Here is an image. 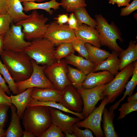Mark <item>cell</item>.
Listing matches in <instances>:
<instances>
[{
	"label": "cell",
	"instance_id": "cell-21",
	"mask_svg": "<svg viewBox=\"0 0 137 137\" xmlns=\"http://www.w3.org/2000/svg\"><path fill=\"white\" fill-rule=\"evenodd\" d=\"M11 109V120L9 126L5 131V137H22L23 131L21 126L20 118L16 112L15 106L12 105L9 107Z\"/></svg>",
	"mask_w": 137,
	"mask_h": 137
},
{
	"label": "cell",
	"instance_id": "cell-35",
	"mask_svg": "<svg viewBox=\"0 0 137 137\" xmlns=\"http://www.w3.org/2000/svg\"><path fill=\"white\" fill-rule=\"evenodd\" d=\"M71 43L74 50L77 52L80 56L89 60L88 52L85 46V43L84 42L76 39Z\"/></svg>",
	"mask_w": 137,
	"mask_h": 137
},
{
	"label": "cell",
	"instance_id": "cell-42",
	"mask_svg": "<svg viewBox=\"0 0 137 137\" xmlns=\"http://www.w3.org/2000/svg\"><path fill=\"white\" fill-rule=\"evenodd\" d=\"M0 104H6L9 107L12 105L10 97L7 96L0 86Z\"/></svg>",
	"mask_w": 137,
	"mask_h": 137
},
{
	"label": "cell",
	"instance_id": "cell-18",
	"mask_svg": "<svg viewBox=\"0 0 137 137\" xmlns=\"http://www.w3.org/2000/svg\"><path fill=\"white\" fill-rule=\"evenodd\" d=\"M33 88H28L15 95L10 96L11 102L16 108V113L20 118H22L27 106L32 99L31 95Z\"/></svg>",
	"mask_w": 137,
	"mask_h": 137
},
{
	"label": "cell",
	"instance_id": "cell-46",
	"mask_svg": "<svg viewBox=\"0 0 137 137\" xmlns=\"http://www.w3.org/2000/svg\"><path fill=\"white\" fill-rule=\"evenodd\" d=\"M130 0H116V3L118 7L126 6L129 4Z\"/></svg>",
	"mask_w": 137,
	"mask_h": 137
},
{
	"label": "cell",
	"instance_id": "cell-39",
	"mask_svg": "<svg viewBox=\"0 0 137 137\" xmlns=\"http://www.w3.org/2000/svg\"><path fill=\"white\" fill-rule=\"evenodd\" d=\"M73 132L77 137H93L91 131L90 129L86 128L84 130L80 129L74 124L73 127Z\"/></svg>",
	"mask_w": 137,
	"mask_h": 137
},
{
	"label": "cell",
	"instance_id": "cell-25",
	"mask_svg": "<svg viewBox=\"0 0 137 137\" xmlns=\"http://www.w3.org/2000/svg\"><path fill=\"white\" fill-rule=\"evenodd\" d=\"M113 110H109L105 107L102 113L103 129L105 137H118L115 130L113 123L115 116Z\"/></svg>",
	"mask_w": 137,
	"mask_h": 137
},
{
	"label": "cell",
	"instance_id": "cell-20",
	"mask_svg": "<svg viewBox=\"0 0 137 137\" xmlns=\"http://www.w3.org/2000/svg\"><path fill=\"white\" fill-rule=\"evenodd\" d=\"M7 13L15 24L27 18L29 15L24 12L23 7L19 0H5Z\"/></svg>",
	"mask_w": 137,
	"mask_h": 137
},
{
	"label": "cell",
	"instance_id": "cell-36",
	"mask_svg": "<svg viewBox=\"0 0 137 137\" xmlns=\"http://www.w3.org/2000/svg\"><path fill=\"white\" fill-rule=\"evenodd\" d=\"M61 128L52 123L49 127L39 137H65Z\"/></svg>",
	"mask_w": 137,
	"mask_h": 137
},
{
	"label": "cell",
	"instance_id": "cell-27",
	"mask_svg": "<svg viewBox=\"0 0 137 137\" xmlns=\"http://www.w3.org/2000/svg\"><path fill=\"white\" fill-rule=\"evenodd\" d=\"M36 106H46L56 109L64 112L73 114L79 117L81 119H83L85 118L81 113L70 111L60 103H58L54 101H40L32 99L29 103L27 107Z\"/></svg>",
	"mask_w": 137,
	"mask_h": 137
},
{
	"label": "cell",
	"instance_id": "cell-7",
	"mask_svg": "<svg viewBox=\"0 0 137 137\" xmlns=\"http://www.w3.org/2000/svg\"><path fill=\"white\" fill-rule=\"evenodd\" d=\"M31 61L33 72L31 76L25 80L15 82L19 94L29 88H54L53 84L44 72L47 66L46 65L40 66L34 60L31 59Z\"/></svg>",
	"mask_w": 137,
	"mask_h": 137
},
{
	"label": "cell",
	"instance_id": "cell-11",
	"mask_svg": "<svg viewBox=\"0 0 137 137\" xmlns=\"http://www.w3.org/2000/svg\"><path fill=\"white\" fill-rule=\"evenodd\" d=\"M108 83L90 89H86L81 87L76 89L83 100V106L81 113L85 118L94 110L98 102L105 98L103 92Z\"/></svg>",
	"mask_w": 137,
	"mask_h": 137
},
{
	"label": "cell",
	"instance_id": "cell-4",
	"mask_svg": "<svg viewBox=\"0 0 137 137\" xmlns=\"http://www.w3.org/2000/svg\"><path fill=\"white\" fill-rule=\"evenodd\" d=\"M30 45L24 50L31 59L38 65L52 64L56 61L54 56L55 45L47 39L43 38L31 42Z\"/></svg>",
	"mask_w": 137,
	"mask_h": 137
},
{
	"label": "cell",
	"instance_id": "cell-13",
	"mask_svg": "<svg viewBox=\"0 0 137 137\" xmlns=\"http://www.w3.org/2000/svg\"><path fill=\"white\" fill-rule=\"evenodd\" d=\"M59 103L70 111L78 113L82 112L83 106L82 99L72 85H67L63 91Z\"/></svg>",
	"mask_w": 137,
	"mask_h": 137
},
{
	"label": "cell",
	"instance_id": "cell-8",
	"mask_svg": "<svg viewBox=\"0 0 137 137\" xmlns=\"http://www.w3.org/2000/svg\"><path fill=\"white\" fill-rule=\"evenodd\" d=\"M65 59L55 61L47 66L44 70L45 75L53 85L54 88L62 91L67 85H71L67 76V65Z\"/></svg>",
	"mask_w": 137,
	"mask_h": 137
},
{
	"label": "cell",
	"instance_id": "cell-34",
	"mask_svg": "<svg viewBox=\"0 0 137 137\" xmlns=\"http://www.w3.org/2000/svg\"><path fill=\"white\" fill-rule=\"evenodd\" d=\"M118 110L120 113L117 119L119 120L123 118L130 113L137 110V100L123 104Z\"/></svg>",
	"mask_w": 137,
	"mask_h": 137
},
{
	"label": "cell",
	"instance_id": "cell-23",
	"mask_svg": "<svg viewBox=\"0 0 137 137\" xmlns=\"http://www.w3.org/2000/svg\"><path fill=\"white\" fill-rule=\"evenodd\" d=\"M65 60L67 64L76 67L86 75L93 71L95 65L91 61L74 54L66 57Z\"/></svg>",
	"mask_w": 137,
	"mask_h": 137
},
{
	"label": "cell",
	"instance_id": "cell-48",
	"mask_svg": "<svg viewBox=\"0 0 137 137\" xmlns=\"http://www.w3.org/2000/svg\"><path fill=\"white\" fill-rule=\"evenodd\" d=\"M4 35H0V55L3 50Z\"/></svg>",
	"mask_w": 137,
	"mask_h": 137
},
{
	"label": "cell",
	"instance_id": "cell-50",
	"mask_svg": "<svg viewBox=\"0 0 137 137\" xmlns=\"http://www.w3.org/2000/svg\"><path fill=\"white\" fill-rule=\"evenodd\" d=\"M21 2L25 3L28 2H35L37 1L38 2H41L46 0H19Z\"/></svg>",
	"mask_w": 137,
	"mask_h": 137
},
{
	"label": "cell",
	"instance_id": "cell-22",
	"mask_svg": "<svg viewBox=\"0 0 137 137\" xmlns=\"http://www.w3.org/2000/svg\"><path fill=\"white\" fill-rule=\"evenodd\" d=\"M120 60L119 70L121 71L127 66L137 60V44L131 40L128 48L118 54Z\"/></svg>",
	"mask_w": 137,
	"mask_h": 137
},
{
	"label": "cell",
	"instance_id": "cell-17",
	"mask_svg": "<svg viewBox=\"0 0 137 137\" xmlns=\"http://www.w3.org/2000/svg\"><path fill=\"white\" fill-rule=\"evenodd\" d=\"M63 93L53 88H34L31 93L32 99L43 101H52L59 102Z\"/></svg>",
	"mask_w": 137,
	"mask_h": 137
},
{
	"label": "cell",
	"instance_id": "cell-16",
	"mask_svg": "<svg viewBox=\"0 0 137 137\" xmlns=\"http://www.w3.org/2000/svg\"><path fill=\"white\" fill-rule=\"evenodd\" d=\"M77 39L81 40L85 43H88L96 47L100 48L101 45L98 31L85 24L79 26L77 30H74Z\"/></svg>",
	"mask_w": 137,
	"mask_h": 137
},
{
	"label": "cell",
	"instance_id": "cell-24",
	"mask_svg": "<svg viewBox=\"0 0 137 137\" xmlns=\"http://www.w3.org/2000/svg\"><path fill=\"white\" fill-rule=\"evenodd\" d=\"M24 11L27 12L32 10L42 9L45 10L50 15L53 14L54 11L52 9L56 10L59 8L60 6V3L56 1V0H51L50 1L42 3H36L35 2L23 3Z\"/></svg>",
	"mask_w": 137,
	"mask_h": 137
},
{
	"label": "cell",
	"instance_id": "cell-10",
	"mask_svg": "<svg viewBox=\"0 0 137 137\" xmlns=\"http://www.w3.org/2000/svg\"><path fill=\"white\" fill-rule=\"evenodd\" d=\"M44 38L48 39L55 45L71 43L77 39L74 30L70 29L67 24H59L56 21L48 24Z\"/></svg>",
	"mask_w": 137,
	"mask_h": 137
},
{
	"label": "cell",
	"instance_id": "cell-6",
	"mask_svg": "<svg viewBox=\"0 0 137 137\" xmlns=\"http://www.w3.org/2000/svg\"><path fill=\"white\" fill-rule=\"evenodd\" d=\"M137 61L132 62L118 72L108 83L104 91V97H107V105L114 101L123 92L130 77L132 75Z\"/></svg>",
	"mask_w": 137,
	"mask_h": 137
},
{
	"label": "cell",
	"instance_id": "cell-30",
	"mask_svg": "<svg viewBox=\"0 0 137 137\" xmlns=\"http://www.w3.org/2000/svg\"><path fill=\"white\" fill-rule=\"evenodd\" d=\"M75 52L71 43H62L58 45L55 49L54 57L56 61L59 62L62 59L74 54Z\"/></svg>",
	"mask_w": 137,
	"mask_h": 137
},
{
	"label": "cell",
	"instance_id": "cell-32",
	"mask_svg": "<svg viewBox=\"0 0 137 137\" xmlns=\"http://www.w3.org/2000/svg\"><path fill=\"white\" fill-rule=\"evenodd\" d=\"M0 74L2 75L8 85L10 91L13 94H19L15 82L12 78L8 70L0 59Z\"/></svg>",
	"mask_w": 137,
	"mask_h": 137
},
{
	"label": "cell",
	"instance_id": "cell-51",
	"mask_svg": "<svg viewBox=\"0 0 137 137\" xmlns=\"http://www.w3.org/2000/svg\"><path fill=\"white\" fill-rule=\"evenodd\" d=\"M5 131L3 128H0V137H5Z\"/></svg>",
	"mask_w": 137,
	"mask_h": 137
},
{
	"label": "cell",
	"instance_id": "cell-45",
	"mask_svg": "<svg viewBox=\"0 0 137 137\" xmlns=\"http://www.w3.org/2000/svg\"><path fill=\"white\" fill-rule=\"evenodd\" d=\"M7 13L5 0H0V15Z\"/></svg>",
	"mask_w": 137,
	"mask_h": 137
},
{
	"label": "cell",
	"instance_id": "cell-5",
	"mask_svg": "<svg viewBox=\"0 0 137 137\" xmlns=\"http://www.w3.org/2000/svg\"><path fill=\"white\" fill-rule=\"evenodd\" d=\"M27 19L15 24L22 27L25 38L28 41L43 38L47 31L48 20L43 14H40L36 10H33Z\"/></svg>",
	"mask_w": 137,
	"mask_h": 137
},
{
	"label": "cell",
	"instance_id": "cell-9",
	"mask_svg": "<svg viewBox=\"0 0 137 137\" xmlns=\"http://www.w3.org/2000/svg\"><path fill=\"white\" fill-rule=\"evenodd\" d=\"M25 39L22 26L12 23L9 30L4 35L3 50L15 52L24 51L31 43Z\"/></svg>",
	"mask_w": 137,
	"mask_h": 137
},
{
	"label": "cell",
	"instance_id": "cell-49",
	"mask_svg": "<svg viewBox=\"0 0 137 137\" xmlns=\"http://www.w3.org/2000/svg\"><path fill=\"white\" fill-rule=\"evenodd\" d=\"M137 100V93H135L134 94L129 96L127 98V102Z\"/></svg>",
	"mask_w": 137,
	"mask_h": 137
},
{
	"label": "cell",
	"instance_id": "cell-3",
	"mask_svg": "<svg viewBox=\"0 0 137 137\" xmlns=\"http://www.w3.org/2000/svg\"><path fill=\"white\" fill-rule=\"evenodd\" d=\"M95 18L97 23L95 28L99 32L101 45L107 46L113 51L119 54L123 50L118 45L116 41L118 40L122 42L123 40L119 29L113 22L109 24L100 14L96 15Z\"/></svg>",
	"mask_w": 137,
	"mask_h": 137
},
{
	"label": "cell",
	"instance_id": "cell-15",
	"mask_svg": "<svg viewBox=\"0 0 137 137\" xmlns=\"http://www.w3.org/2000/svg\"><path fill=\"white\" fill-rule=\"evenodd\" d=\"M114 77V75L107 71L97 73L91 72L87 75L81 86L86 89L91 88L103 84L108 83Z\"/></svg>",
	"mask_w": 137,
	"mask_h": 137
},
{
	"label": "cell",
	"instance_id": "cell-37",
	"mask_svg": "<svg viewBox=\"0 0 137 137\" xmlns=\"http://www.w3.org/2000/svg\"><path fill=\"white\" fill-rule=\"evenodd\" d=\"M12 23L11 18L7 13L0 15V35H4L9 30Z\"/></svg>",
	"mask_w": 137,
	"mask_h": 137
},
{
	"label": "cell",
	"instance_id": "cell-52",
	"mask_svg": "<svg viewBox=\"0 0 137 137\" xmlns=\"http://www.w3.org/2000/svg\"><path fill=\"white\" fill-rule=\"evenodd\" d=\"M66 137H76L74 134L73 132L72 133H66L64 134Z\"/></svg>",
	"mask_w": 137,
	"mask_h": 137
},
{
	"label": "cell",
	"instance_id": "cell-2",
	"mask_svg": "<svg viewBox=\"0 0 137 137\" xmlns=\"http://www.w3.org/2000/svg\"><path fill=\"white\" fill-rule=\"evenodd\" d=\"M26 108L22 117L25 129L39 137L52 124L49 107L36 106Z\"/></svg>",
	"mask_w": 137,
	"mask_h": 137
},
{
	"label": "cell",
	"instance_id": "cell-38",
	"mask_svg": "<svg viewBox=\"0 0 137 137\" xmlns=\"http://www.w3.org/2000/svg\"><path fill=\"white\" fill-rule=\"evenodd\" d=\"M9 106L6 104H0V128H3L7 121Z\"/></svg>",
	"mask_w": 137,
	"mask_h": 137
},
{
	"label": "cell",
	"instance_id": "cell-43",
	"mask_svg": "<svg viewBox=\"0 0 137 137\" xmlns=\"http://www.w3.org/2000/svg\"><path fill=\"white\" fill-rule=\"evenodd\" d=\"M69 16L67 14H60L54 18L59 24L62 25L67 23Z\"/></svg>",
	"mask_w": 137,
	"mask_h": 137
},
{
	"label": "cell",
	"instance_id": "cell-44",
	"mask_svg": "<svg viewBox=\"0 0 137 137\" xmlns=\"http://www.w3.org/2000/svg\"><path fill=\"white\" fill-rule=\"evenodd\" d=\"M6 81L0 74V86L4 91L8 95L10 94V91L8 86L6 84Z\"/></svg>",
	"mask_w": 137,
	"mask_h": 137
},
{
	"label": "cell",
	"instance_id": "cell-12",
	"mask_svg": "<svg viewBox=\"0 0 137 137\" xmlns=\"http://www.w3.org/2000/svg\"><path fill=\"white\" fill-rule=\"evenodd\" d=\"M107 98L103 99L100 105L81 121H79L75 123L78 127L88 128L94 133L96 137H103L104 132L101 127V122L104 109L107 105Z\"/></svg>",
	"mask_w": 137,
	"mask_h": 137
},
{
	"label": "cell",
	"instance_id": "cell-31",
	"mask_svg": "<svg viewBox=\"0 0 137 137\" xmlns=\"http://www.w3.org/2000/svg\"><path fill=\"white\" fill-rule=\"evenodd\" d=\"M131 80L128 82L125 87V92L122 98L113 105V107L117 108L121 102L123 100L127 95L130 96L133 95V91L137 84V62H136L135 67Z\"/></svg>",
	"mask_w": 137,
	"mask_h": 137
},
{
	"label": "cell",
	"instance_id": "cell-19",
	"mask_svg": "<svg viewBox=\"0 0 137 137\" xmlns=\"http://www.w3.org/2000/svg\"><path fill=\"white\" fill-rule=\"evenodd\" d=\"M118 56V53L113 51L105 60L95 65L92 72L106 70L115 75L118 72L120 64V60Z\"/></svg>",
	"mask_w": 137,
	"mask_h": 137
},
{
	"label": "cell",
	"instance_id": "cell-41",
	"mask_svg": "<svg viewBox=\"0 0 137 137\" xmlns=\"http://www.w3.org/2000/svg\"><path fill=\"white\" fill-rule=\"evenodd\" d=\"M67 24L70 29L76 30L78 29L79 26L73 12L69 15Z\"/></svg>",
	"mask_w": 137,
	"mask_h": 137
},
{
	"label": "cell",
	"instance_id": "cell-26",
	"mask_svg": "<svg viewBox=\"0 0 137 137\" xmlns=\"http://www.w3.org/2000/svg\"><path fill=\"white\" fill-rule=\"evenodd\" d=\"M85 46L88 52L89 60L95 65L105 60L110 54L109 52L88 43H85Z\"/></svg>",
	"mask_w": 137,
	"mask_h": 137
},
{
	"label": "cell",
	"instance_id": "cell-29",
	"mask_svg": "<svg viewBox=\"0 0 137 137\" xmlns=\"http://www.w3.org/2000/svg\"><path fill=\"white\" fill-rule=\"evenodd\" d=\"M73 12L79 26L83 24L95 28L97 24L96 21L90 16L85 7H82L77 8Z\"/></svg>",
	"mask_w": 137,
	"mask_h": 137
},
{
	"label": "cell",
	"instance_id": "cell-1",
	"mask_svg": "<svg viewBox=\"0 0 137 137\" xmlns=\"http://www.w3.org/2000/svg\"><path fill=\"white\" fill-rule=\"evenodd\" d=\"M1 56L3 63L15 82L29 78L33 72L31 59L24 51L3 50Z\"/></svg>",
	"mask_w": 137,
	"mask_h": 137
},
{
	"label": "cell",
	"instance_id": "cell-53",
	"mask_svg": "<svg viewBox=\"0 0 137 137\" xmlns=\"http://www.w3.org/2000/svg\"><path fill=\"white\" fill-rule=\"evenodd\" d=\"M116 0H109V4L114 5L116 3Z\"/></svg>",
	"mask_w": 137,
	"mask_h": 137
},
{
	"label": "cell",
	"instance_id": "cell-33",
	"mask_svg": "<svg viewBox=\"0 0 137 137\" xmlns=\"http://www.w3.org/2000/svg\"><path fill=\"white\" fill-rule=\"evenodd\" d=\"M61 6L66 12H73L79 8L86 7L85 0H61Z\"/></svg>",
	"mask_w": 137,
	"mask_h": 137
},
{
	"label": "cell",
	"instance_id": "cell-47",
	"mask_svg": "<svg viewBox=\"0 0 137 137\" xmlns=\"http://www.w3.org/2000/svg\"><path fill=\"white\" fill-rule=\"evenodd\" d=\"M23 137H35L36 136L31 132L25 130L23 131Z\"/></svg>",
	"mask_w": 137,
	"mask_h": 137
},
{
	"label": "cell",
	"instance_id": "cell-40",
	"mask_svg": "<svg viewBox=\"0 0 137 137\" xmlns=\"http://www.w3.org/2000/svg\"><path fill=\"white\" fill-rule=\"evenodd\" d=\"M137 9V0H133L130 4L126 7L122 8L121 10L120 15L121 16H128Z\"/></svg>",
	"mask_w": 137,
	"mask_h": 137
},
{
	"label": "cell",
	"instance_id": "cell-14",
	"mask_svg": "<svg viewBox=\"0 0 137 137\" xmlns=\"http://www.w3.org/2000/svg\"><path fill=\"white\" fill-rule=\"evenodd\" d=\"M49 109L52 123L61 128L64 134L66 132L72 133L73 124L81 119L77 117H72L64 114L58 109L50 107Z\"/></svg>",
	"mask_w": 137,
	"mask_h": 137
},
{
	"label": "cell",
	"instance_id": "cell-28",
	"mask_svg": "<svg viewBox=\"0 0 137 137\" xmlns=\"http://www.w3.org/2000/svg\"><path fill=\"white\" fill-rule=\"evenodd\" d=\"M67 76L71 84L76 89L82 87L86 75L82 71L67 65Z\"/></svg>",
	"mask_w": 137,
	"mask_h": 137
}]
</instances>
